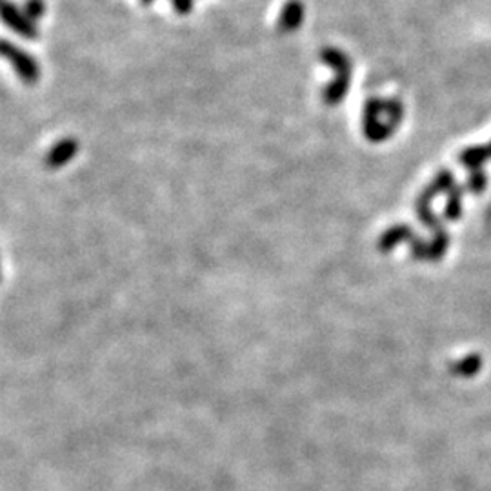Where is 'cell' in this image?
<instances>
[{
    "instance_id": "obj_4",
    "label": "cell",
    "mask_w": 491,
    "mask_h": 491,
    "mask_svg": "<svg viewBox=\"0 0 491 491\" xmlns=\"http://www.w3.org/2000/svg\"><path fill=\"white\" fill-rule=\"evenodd\" d=\"M25 15L30 17L33 22L36 19H41L44 15V2L42 0H28L25 2Z\"/></svg>"
},
{
    "instance_id": "obj_6",
    "label": "cell",
    "mask_w": 491,
    "mask_h": 491,
    "mask_svg": "<svg viewBox=\"0 0 491 491\" xmlns=\"http://www.w3.org/2000/svg\"><path fill=\"white\" fill-rule=\"evenodd\" d=\"M144 2H152V0H144Z\"/></svg>"
},
{
    "instance_id": "obj_5",
    "label": "cell",
    "mask_w": 491,
    "mask_h": 491,
    "mask_svg": "<svg viewBox=\"0 0 491 491\" xmlns=\"http://www.w3.org/2000/svg\"><path fill=\"white\" fill-rule=\"evenodd\" d=\"M171 2H173V10L177 11V13H180V15L191 11L193 0H171Z\"/></svg>"
},
{
    "instance_id": "obj_2",
    "label": "cell",
    "mask_w": 491,
    "mask_h": 491,
    "mask_svg": "<svg viewBox=\"0 0 491 491\" xmlns=\"http://www.w3.org/2000/svg\"><path fill=\"white\" fill-rule=\"evenodd\" d=\"M2 17H4V22L10 25L11 30L19 33L24 39H35L36 36V28L35 22L31 21L30 17L22 13L17 6L6 2L4 10H2Z\"/></svg>"
},
{
    "instance_id": "obj_3",
    "label": "cell",
    "mask_w": 491,
    "mask_h": 491,
    "mask_svg": "<svg viewBox=\"0 0 491 491\" xmlns=\"http://www.w3.org/2000/svg\"><path fill=\"white\" fill-rule=\"evenodd\" d=\"M304 19V8L300 4L299 0H291L288 4L284 6L282 13H280V30L282 31H293L302 24Z\"/></svg>"
},
{
    "instance_id": "obj_1",
    "label": "cell",
    "mask_w": 491,
    "mask_h": 491,
    "mask_svg": "<svg viewBox=\"0 0 491 491\" xmlns=\"http://www.w3.org/2000/svg\"><path fill=\"white\" fill-rule=\"evenodd\" d=\"M2 51H4L6 59L13 64L17 73L22 76V81L33 84V82L39 79V66H36L33 56L25 55L21 48L11 46L10 42H4V44H2Z\"/></svg>"
}]
</instances>
